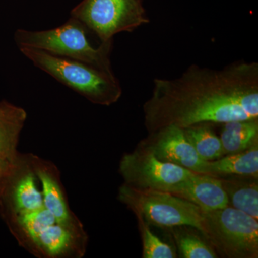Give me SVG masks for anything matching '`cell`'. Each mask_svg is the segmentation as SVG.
Wrapping results in <instances>:
<instances>
[{"mask_svg":"<svg viewBox=\"0 0 258 258\" xmlns=\"http://www.w3.org/2000/svg\"><path fill=\"white\" fill-rule=\"evenodd\" d=\"M144 105L149 134L174 125L258 118V63L240 61L222 69L191 64L176 79H155Z\"/></svg>","mask_w":258,"mask_h":258,"instance_id":"1","label":"cell"},{"mask_svg":"<svg viewBox=\"0 0 258 258\" xmlns=\"http://www.w3.org/2000/svg\"><path fill=\"white\" fill-rule=\"evenodd\" d=\"M86 27L76 19L57 28L42 31L18 30L15 41L20 48L29 47L66 57L93 66L106 74H113L110 55L113 40L93 46L86 34Z\"/></svg>","mask_w":258,"mask_h":258,"instance_id":"2","label":"cell"},{"mask_svg":"<svg viewBox=\"0 0 258 258\" xmlns=\"http://www.w3.org/2000/svg\"><path fill=\"white\" fill-rule=\"evenodd\" d=\"M22 53L34 66L97 104L109 106L122 94L115 76L79 61L51 55L37 49L23 47Z\"/></svg>","mask_w":258,"mask_h":258,"instance_id":"3","label":"cell"},{"mask_svg":"<svg viewBox=\"0 0 258 258\" xmlns=\"http://www.w3.org/2000/svg\"><path fill=\"white\" fill-rule=\"evenodd\" d=\"M119 198L148 224L166 229L189 226L205 233L203 210L172 194L136 189L125 184L120 189Z\"/></svg>","mask_w":258,"mask_h":258,"instance_id":"4","label":"cell"},{"mask_svg":"<svg viewBox=\"0 0 258 258\" xmlns=\"http://www.w3.org/2000/svg\"><path fill=\"white\" fill-rule=\"evenodd\" d=\"M204 237L219 252L230 258L258 257L257 220L230 206L204 211Z\"/></svg>","mask_w":258,"mask_h":258,"instance_id":"5","label":"cell"},{"mask_svg":"<svg viewBox=\"0 0 258 258\" xmlns=\"http://www.w3.org/2000/svg\"><path fill=\"white\" fill-rule=\"evenodd\" d=\"M73 16L95 32L101 42L149 23L142 0H85Z\"/></svg>","mask_w":258,"mask_h":258,"instance_id":"6","label":"cell"},{"mask_svg":"<svg viewBox=\"0 0 258 258\" xmlns=\"http://www.w3.org/2000/svg\"><path fill=\"white\" fill-rule=\"evenodd\" d=\"M120 171L125 184L132 187L166 192H170L195 173L160 160L142 144L137 150L122 158Z\"/></svg>","mask_w":258,"mask_h":258,"instance_id":"7","label":"cell"},{"mask_svg":"<svg viewBox=\"0 0 258 258\" xmlns=\"http://www.w3.org/2000/svg\"><path fill=\"white\" fill-rule=\"evenodd\" d=\"M142 144L161 161L200 174L205 164L185 135L184 129L170 125L149 134Z\"/></svg>","mask_w":258,"mask_h":258,"instance_id":"8","label":"cell"},{"mask_svg":"<svg viewBox=\"0 0 258 258\" xmlns=\"http://www.w3.org/2000/svg\"><path fill=\"white\" fill-rule=\"evenodd\" d=\"M169 193L195 204L205 212L229 206L228 198L221 180L209 174L195 172Z\"/></svg>","mask_w":258,"mask_h":258,"instance_id":"9","label":"cell"},{"mask_svg":"<svg viewBox=\"0 0 258 258\" xmlns=\"http://www.w3.org/2000/svg\"><path fill=\"white\" fill-rule=\"evenodd\" d=\"M200 174L220 176H245L258 179V142L242 152L205 161Z\"/></svg>","mask_w":258,"mask_h":258,"instance_id":"10","label":"cell"},{"mask_svg":"<svg viewBox=\"0 0 258 258\" xmlns=\"http://www.w3.org/2000/svg\"><path fill=\"white\" fill-rule=\"evenodd\" d=\"M219 178L228 198L229 206L258 220L257 179L245 176Z\"/></svg>","mask_w":258,"mask_h":258,"instance_id":"11","label":"cell"},{"mask_svg":"<svg viewBox=\"0 0 258 258\" xmlns=\"http://www.w3.org/2000/svg\"><path fill=\"white\" fill-rule=\"evenodd\" d=\"M26 118L23 108L7 103L0 104V159L14 161L19 134Z\"/></svg>","mask_w":258,"mask_h":258,"instance_id":"12","label":"cell"},{"mask_svg":"<svg viewBox=\"0 0 258 258\" xmlns=\"http://www.w3.org/2000/svg\"><path fill=\"white\" fill-rule=\"evenodd\" d=\"M221 140L224 154H235L258 142V118L234 120L224 123Z\"/></svg>","mask_w":258,"mask_h":258,"instance_id":"13","label":"cell"},{"mask_svg":"<svg viewBox=\"0 0 258 258\" xmlns=\"http://www.w3.org/2000/svg\"><path fill=\"white\" fill-rule=\"evenodd\" d=\"M181 257L184 258H215L217 254L212 244L200 235L197 229L189 226L169 228Z\"/></svg>","mask_w":258,"mask_h":258,"instance_id":"14","label":"cell"},{"mask_svg":"<svg viewBox=\"0 0 258 258\" xmlns=\"http://www.w3.org/2000/svg\"><path fill=\"white\" fill-rule=\"evenodd\" d=\"M36 174L42 184L44 208L53 215L57 222L71 227V215L57 180L45 169H37Z\"/></svg>","mask_w":258,"mask_h":258,"instance_id":"15","label":"cell"},{"mask_svg":"<svg viewBox=\"0 0 258 258\" xmlns=\"http://www.w3.org/2000/svg\"><path fill=\"white\" fill-rule=\"evenodd\" d=\"M184 132L203 161H213L225 156L221 140L209 123L192 125L184 129Z\"/></svg>","mask_w":258,"mask_h":258,"instance_id":"16","label":"cell"},{"mask_svg":"<svg viewBox=\"0 0 258 258\" xmlns=\"http://www.w3.org/2000/svg\"><path fill=\"white\" fill-rule=\"evenodd\" d=\"M13 208L17 215L43 208L42 193L37 189L32 172L23 174L16 181L12 194Z\"/></svg>","mask_w":258,"mask_h":258,"instance_id":"17","label":"cell"},{"mask_svg":"<svg viewBox=\"0 0 258 258\" xmlns=\"http://www.w3.org/2000/svg\"><path fill=\"white\" fill-rule=\"evenodd\" d=\"M74 239L71 227L56 222L42 231L34 242L47 255L56 257L69 250Z\"/></svg>","mask_w":258,"mask_h":258,"instance_id":"18","label":"cell"},{"mask_svg":"<svg viewBox=\"0 0 258 258\" xmlns=\"http://www.w3.org/2000/svg\"><path fill=\"white\" fill-rule=\"evenodd\" d=\"M139 220V229L143 242L144 258H174L175 251L169 244L154 235L147 222L139 214L135 213Z\"/></svg>","mask_w":258,"mask_h":258,"instance_id":"19","label":"cell"},{"mask_svg":"<svg viewBox=\"0 0 258 258\" xmlns=\"http://www.w3.org/2000/svg\"><path fill=\"white\" fill-rule=\"evenodd\" d=\"M17 220L25 233L32 241L49 226L56 223L55 217L45 208L17 215Z\"/></svg>","mask_w":258,"mask_h":258,"instance_id":"20","label":"cell"},{"mask_svg":"<svg viewBox=\"0 0 258 258\" xmlns=\"http://www.w3.org/2000/svg\"><path fill=\"white\" fill-rule=\"evenodd\" d=\"M13 162L7 159H0V182L9 175Z\"/></svg>","mask_w":258,"mask_h":258,"instance_id":"21","label":"cell"}]
</instances>
